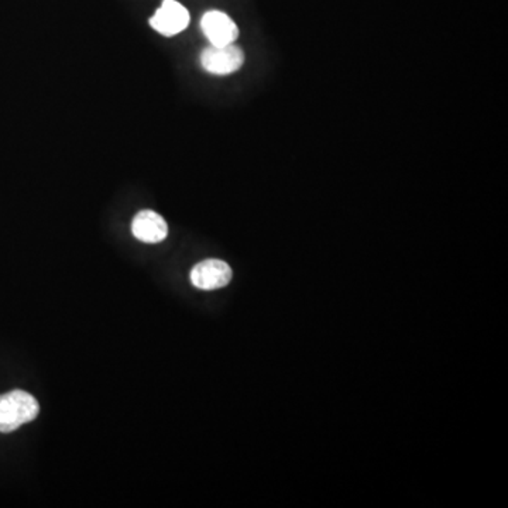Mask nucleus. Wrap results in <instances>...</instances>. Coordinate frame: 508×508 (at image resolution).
Masks as SVG:
<instances>
[{"mask_svg":"<svg viewBox=\"0 0 508 508\" xmlns=\"http://www.w3.org/2000/svg\"><path fill=\"white\" fill-rule=\"evenodd\" d=\"M131 234L143 243H160L169 234V225L155 210H140L131 222Z\"/></svg>","mask_w":508,"mask_h":508,"instance_id":"obj_6","label":"nucleus"},{"mask_svg":"<svg viewBox=\"0 0 508 508\" xmlns=\"http://www.w3.org/2000/svg\"><path fill=\"white\" fill-rule=\"evenodd\" d=\"M189 12L177 0H164L150 19V26L165 37L179 35L188 28Z\"/></svg>","mask_w":508,"mask_h":508,"instance_id":"obj_3","label":"nucleus"},{"mask_svg":"<svg viewBox=\"0 0 508 508\" xmlns=\"http://www.w3.org/2000/svg\"><path fill=\"white\" fill-rule=\"evenodd\" d=\"M200 64L212 75H230L243 67L244 52L239 45H210L201 52Z\"/></svg>","mask_w":508,"mask_h":508,"instance_id":"obj_2","label":"nucleus"},{"mask_svg":"<svg viewBox=\"0 0 508 508\" xmlns=\"http://www.w3.org/2000/svg\"><path fill=\"white\" fill-rule=\"evenodd\" d=\"M37 400L23 390H12L0 397V433H9L37 418Z\"/></svg>","mask_w":508,"mask_h":508,"instance_id":"obj_1","label":"nucleus"},{"mask_svg":"<svg viewBox=\"0 0 508 508\" xmlns=\"http://www.w3.org/2000/svg\"><path fill=\"white\" fill-rule=\"evenodd\" d=\"M232 268L225 261L218 258H208L194 266L191 270V282L196 289L210 290L224 289L232 282Z\"/></svg>","mask_w":508,"mask_h":508,"instance_id":"obj_4","label":"nucleus"},{"mask_svg":"<svg viewBox=\"0 0 508 508\" xmlns=\"http://www.w3.org/2000/svg\"><path fill=\"white\" fill-rule=\"evenodd\" d=\"M0 397H2V395H0Z\"/></svg>","mask_w":508,"mask_h":508,"instance_id":"obj_7","label":"nucleus"},{"mask_svg":"<svg viewBox=\"0 0 508 508\" xmlns=\"http://www.w3.org/2000/svg\"><path fill=\"white\" fill-rule=\"evenodd\" d=\"M201 28L210 45L234 44L239 37V28L229 14L210 11L201 19Z\"/></svg>","mask_w":508,"mask_h":508,"instance_id":"obj_5","label":"nucleus"}]
</instances>
